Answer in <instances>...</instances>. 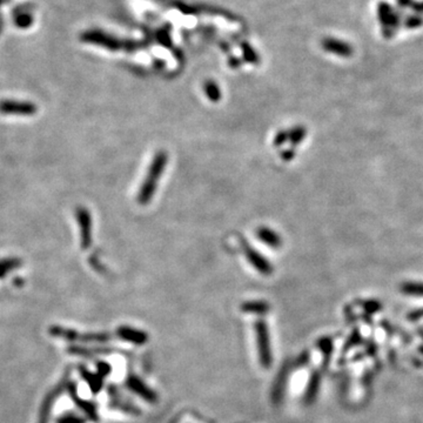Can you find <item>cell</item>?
<instances>
[{"mask_svg": "<svg viewBox=\"0 0 423 423\" xmlns=\"http://www.w3.org/2000/svg\"><path fill=\"white\" fill-rule=\"evenodd\" d=\"M381 308V305L376 301H368L366 303V309L368 312H378Z\"/></svg>", "mask_w": 423, "mask_h": 423, "instance_id": "obj_20", "label": "cell"}, {"mask_svg": "<svg viewBox=\"0 0 423 423\" xmlns=\"http://www.w3.org/2000/svg\"><path fill=\"white\" fill-rule=\"evenodd\" d=\"M401 292L412 296L423 297V283L419 282H406L401 286Z\"/></svg>", "mask_w": 423, "mask_h": 423, "instance_id": "obj_14", "label": "cell"}, {"mask_svg": "<svg viewBox=\"0 0 423 423\" xmlns=\"http://www.w3.org/2000/svg\"><path fill=\"white\" fill-rule=\"evenodd\" d=\"M295 155H296V153H295V149L293 148H286V149H283V151H282L281 153H280V156H281V159L283 161H286V162H289V161H292L294 158H295Z\"/></svg>", "mask_w": 423, "mask_h": 423, "instance_id": "obj_19", "label": "cell"}, {"mask_svg": "<svg viewBox=\"0 0 423 423\" xmlns=\"http://www.w3.org/2000/svg\"><path fill=\"white\" fill-rule=\"evenodd\" d=\"M127 386L130 387L131 390H133L134 393L139 395L140 397L145 398L148 402H155L156 401V395L153 390L146 387V385L141 380H139L137 376H130L127 381Z\"/></svg>", "mask_w": 423, "mask_h": 423, "instance_id": "obj_9", "label": "cell"}, {"mask_svg": "<svg viewBox=\"0 0 423 423\" xmlns=\"http://www.w3.org/2000/svg\"><path fill=\"white\" fill-rule=\"evenodd\" d=\"M288 140H289L288 131H279L274 138V141H273V145L275 147H281L282 145H284Z\"/></svg>", "mask_w": 423, "mask_h": 423, "instance_id": "obj_18", "label": "cell"}, {"mask_svg": "<svg viewBox=\"0 0 423 423\" xmlns=\"http://www.w3.org/2000/svg\"><path fill=\"white\" fill-rule=\"evenodd\" d=\"M76 220L80 228V244L84 250L92 245V216L90 211L85 207L76 208Z\"/></svg>", "mask_w": 423, "mask_h": 423, "instance_id": "obj_4", "label": "cell"}, {"mask_svg": "<svg viewBox=\"0 0 423 423\" xmlns=\"http://www.w3.org/2000/svg\"><path fill=\"white\" fill-rule=\"evenodd\" d=\"M168 161V155L165 151H159L153 158L152 164L149 165L147 172L145 181L141 185L139 193H138L137 200L140 205H147L154 197V193L158 187L159 179H160Z\"/></svg>", "mask_w": 423, "mask_h": 423, "instance_id": "obj_1", "label": "cell"}, {"mask_svg": "<svg viewBox=\"0 0 423 423\" xmlns=\"http://www.w3.org/2000/svg\"><path fill=\"white\" fill-rule=\"evenodd\" d=\"M241 247L242 249H244L245 256L247 257V260L249 261L250 265H252L260 274L265 275V277H269V275L274 272V267L271 265V262H269L265 256L261 255L260 252H257L255 248L250 246L246 240H244V239H241Z\"/></svg>", "mask_w": 423, "mask_h": 423, "instance_id": "obj_3", "label": "cell"}, {"mask_svg": "<svg viewBox=\"0 0 423 423\" xmlns=\"http://www.w3.org/2000/svg\"><path fill=\"white\" fill-rule=\"evenodd\" d=\"M288 136H289V140L288 141L290 142V145L293 147L299 146L305 140L306 136H307V128L305 126H295L288 132Z\"/></svg>", "mask_w": 423, "mask_h": 423, "instance_id": "obj_13", "label": "cell"}, {"mask_svg": "<svg viewBox=\"0 0 423 423\" xmlns=\"http://www.w3.org/2000/svg\"><path fill=\"white\" fill-rule=\"evenodd\" d=\"M99 370L101 372V375H106V374L108 373L109 370H111V368H109L108 364H106V363H100V364H99Z\"/></svg>", "mask_w": 423, "mask_h": 423, "instance_id": "obj_23", "label": "cell"}, {"mask_svg": "<svg viewBox=\"0 0 423 423\" xmlns=\"http://www.w3.org/2000/svg\"><path fill=\"white\" fill-rule=\"evenodd\" d=\"M422 24V20L420 19V18H409L408 20H407V26H409V27H416V26H419V25H421Z\"/></svg>", "mask_w": 423, "mask_h": 423, "instance_id": "obj_21", "label": "cell"}, {"mask_svg": "<svg viewBox=\"0 0 423 423\" xmlns=\"http://www.w3.org/2000/svg\"><path fill=\"white\" fill-rule=\"evenodd\" d=\"M50 333L54 336H60L67 340H82V341H94V342H105L109 339L108 334H86V335H79L78 333L73 330L64 329L60 327H52Z\"/></svg>", "mask_w": 423, "mask_h": 423, "instance_id": "obj_5", "label": "cell"}, {"mask_svg": "<svg viewBox=\"0 0 423 423\" xmlns=\"http://www.w3.org/2000/svg\"><path fill=\"white\" fill-rule=\"evenodd\" d=\"M379 18L382 24L383 31H386V32L389 30L394 31V27H396L398 24L396 12L387 2H381L379 5Z\"/></svg>", "mask_w": 423, "mask_h": 423, "instance_id": "obj_6", "label": "cell"}, {"mask_svg": "<svg viewBox=\"0 0 423 423\" xmlns=\"http://www.w3.org/2000/svg\"><path fill=\"white\" fill-rule=\"evenodd\" d=\"M59 423H81V421L79 419L73 418V416H65L60 420Z\"/></svg>", "mask_w": 423, "mask_h": 423, "instance_id": "obj_22", "label": "cell"}, {"mask_svg": "<svg viewBox=\"0 0 423 423\" xmlns=\"http://www.w3.org/2000/svg\"><path fill=\"white\" fill-rule=\"evenodd\" d=\"M256 237L259 238L260 241L267 245L268 247L274 248V249H278L282 246V239L280 235L268 227H260L256 231Z\"/></svg>", "mask_w": 423, "mask_h": 423, "instance_id": "obj_10", "label": "cell"}, {"mask_svg": "<svg viewBox=\"0 0 423 423\" xmlns=\"http://www.w3.org/2000/svg\"><path fill=\"white\" fill-rule=\"evenodd\" d=\"M269 305L266 301H248L241 305V311L249 314L265 315L269 312Z\"/></svg>", "mask_w": 423, "mask_h": 423, "instance_id": "obj_12", "label": "cell"}, {"mask_svg": "<svg viewBox=\"0 0 423 423\" xmlns=\"http://www.w3.org/2000/svg\"><path fill=\"white\" fill-rule=\"evenodd\" d=\"M322 47L324 51L343 58H349L352 54V46L345 41L338 40V39H333V38L324 39L322 41Z\"/></svg>", "mask_w": 423, "mask_h": 423, "instance_id": "obj_7", "label": "cell"}, {"mask_svg": "<svg viewBox=\"0 0 423 423\" xmlns=\"http://www.w3.org/2000/svg\"><path fill=\"white\" fill-rule=\"evenodd\" d=\"M255 333H256V342L257 348H259V356L261 364L265 368H269L272 363V354H271V343H269V334L267 323L263 320L256 321L255 323Z\"/></svg>", "mask_w": 423, "mask_h": 423, "instance_id": "obj_2", "label": "cell"}, {"mask_svg": "<svg viewBox=\"0 0 423 423\" xmlns=\"http://www.w3.org/2000/svg\"><path fill=\"white\" fill-rule=\"evenodd\" d=\"M0 109L4 112H18L20 114H33L35 112V107L31 104L25 103H14V101H4L0 105Z\"/></svg>", "mask_w": 423, "mask_h": 423, "instance_id": "obj_11", "label": "cell"}, {"mask_svg": "<svg viewBox=\"0 0 423 423\" xmlns=\"http://www.w3.org/2000/svg\"><path fill=\"white\" fill-rule=\"evenodd\" d=\"M205 92H206V96L210 98L211 101H219L221 99V93H220L219 87L214 84V82H207L205 85Z\"/></svg>", "mask_w": 423, "mask_h": 423, "instance_id": "obj_16", "label": "cell"}, {"mask_svg": "<svg viewBox=\"0 0 423 423\" xmlns=\"http://www.w3.org/2000/svg\"><path fill=\"white\" fill-rule=\"evenodd\" d=\"M81 375L82 378H84L86 381L88 382V385H90V387L92 389V391L93 393H98V391L101 389V381L100 379L96 378V376L93 375V374H91L90 372H87V370L81 369Z\"/></svg>", "mask_w": 423, "mask_h": 423, "instance_id": "obj_15", "label": "cell"}, {"mask_svg": "<svg viewBox=\"0 0 423 423\" xmlns=\"http://www.w3.org/2000/svg\"><path fill=\"white\" fill-rule=\"evenodd\" d=\"M116 334L119 338H121L125 341L132 342L134 345H143L148 341V335L142 330H137L131 327H119Z\"/></svg>", "mask_w": 423, "mask_h": 423, "instance_id": "obj_8", "label": "cell"}, {"mask_svg": "<svg viewBox=\"0 0 423 423\" xmlns=\"http://www.w3.org/2000/svg\"><path fill=\"white\" fill-rule=\"evenodd\" d=\"M54 397H56V395L54 394H51L50 396H48L47 401H46L44 407H42V409H41V415H40V419H39V423H47L48 416H50L52 403H53Z\"/></svg>", "mask_w": 423, "mask_h": 423, "instance_id": "obj_17", "label": "cell"}]
</instances>
